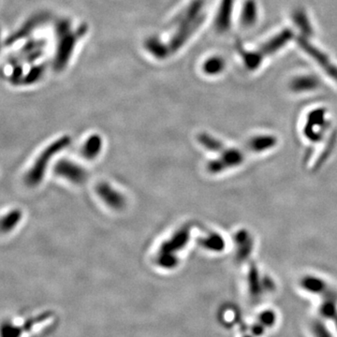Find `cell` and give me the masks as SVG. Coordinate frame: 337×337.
Here are the masks:
<instances>
[{"mask_svg": "<svg viewBox=\"0 0 337 337\" xmlns=\"http://www.w3.org/2000/svg\"><path fill=\"white\" fill-rule=\"evenodd\" d=\"M234 6V0H222L219 10L216 14L215 20V26L220 33L226 32L232 22V14Z\"/></svg>", "mask_w": 337, "mask_h": 337, "instance_id": "cell-12", "label": "cell"}, {"mask_svg": "<svg viewBox=\"0 0 337 337\" xmlns=\"http://www.w3.org/2000/svg\"><path fill=\"white\" fill-rule=\"evenodd\" d=\"M243 337H256V336H254L253 334H251V335H250V334H245V335H244V336Z\"/></svg>", "mask_w": 337, "mask_h": 337, "instance_id": "cell-32", "label": "cell"}, {"mask_svg": "<svg viewBox=\"0 0 337 337\" xmlns=\"http://www.w3.org/2000/svg\"><path fill=\"white\" fill-rule=\"evenodd\" d=\"M22 218V212L19 209H13L2 217L1 231L2 233H9L17 226Z\"/></svg>", "mask_w": 337, "mask_h": 337, "instance_id": "cell-23", "label": "cell"}, {"mask_svg": "<svg viewBox=\"0 0 337 337\" xmlns=\"http://www.w3.org/2000/svg\"><path fill=\"white\" fill-rule=\"evenodd\" d=\"M326 115L327 110L323 108L311 110L308 114L306 123L303 128L304 137L308 141L317 144L323 139L324 134L330 127V123L328 122Z\"/></svg>", "mask_w": 337, "mask_h": 337, "instance_id": "cell-3", "label": "cell"}, {"mask_svg": "<svg viewBox=\"0 0 337 337\" xmlns=\"http://www.w3.org/2000/svg\"><path fill=\"white\" fill-rule=\"evenodd\" d=\"M146 47L150 52L157 58H161L166 55V50L164 49L163 44L157 40H149L146 42Z\"/></svg>", "mask_w": 337, "mask_h": 337, "instance_id": "cell-27", "label": "cell"}, {"mask_svg": "<svg viewBox=\"0 0 337 337\" xmlns=\"http://www.w3.org/2000/svg\"><path fill=\"white\" fill-rule=\"evenodd\" d=\"M333 320H334V325H335V327H336L337 329V316L333 319Z\"/></svg>", "mask_w": 337, "mask_h": 337, "instance_id": "cell-31", "label": "cell"}, {"mask_svg": "<svg viewBox=\"0 0 337 337\" xmlns=\"http://www.w3.org/2000/svg\"><path fill=\"white\" fill-rule=\"evenodd\" d=\"M258 5L255 0H245L241 14V23L245 27H250L256 23Z\"/></svg>", "mask_w": 337, "mask_h": 337, "instance_id": "cell-18", "label": "cell"}, {"mask_svg": "<svg viewBox=\"0 0 337 337\" xmlns=\"http://www.w3.org/2000/svg\"><path fill=\"white\" fill-rule=\"evenodd\" d=\"M198 141L200 145L204 146L208 151L221 153L226 148L221 141L205 132L199 134Z\"/></svg>", "mask_w": 337, "mask_h": 337, "instance_id": "cell-22", "label": "cell"}, {"mask_svg": "<svg viewBox=\"0 0 337 337\" xmlns=\"http://www.w3.org/2000/svg\"><path fill=\"white\" fill-rule=\"evenodd\" d=\"M71 139L70 136H63L61 138L54 141L50 146L41 152L40 156L36 159L32 168L27 172L24 177L25 183L30 186H35L41 183L44 174L46 172L48 164L51 161L52 157H54L59 152L62 151L66 147L70 146Z\"/></svg>", "mask_w": 337, "mask_h": 337, "instance_id": "cell-1", "label": "cell"}, {"mask_svg": "<svg viewBox=\"0 0 337 337\" xmlns=\"http://www.w3.org/2000/svg\"><path fill=\"white\" fill-rule=\"evenodd\" d=\"M237 48H238L239 52H241V55L244 59V64L247 69L256 70L259 68V66L262 64L264 57L259 51L246 52L242 46V44H240V43L237 44Z\"/></svg>", "mask_w": 337, "mask_h": 337, "instance_id": "cell-19", "label": "cell"}, {"mask_svg": "<svg viewBox=\"0 0 337 337\" xmlns=\"http://www.w3.org/2000/svg\"><path fill=\"white\" fill-rule=\"evenodd\" d=\"M102 149V139L99 134L90 136L81 147V156L88 160H93L98 157Z\"/></svg>", "mask_w": 337, "mask_h": 337, "instance_id": "cell-16", "label": "cell"}, {"mask_svg": "<svg viewBox=\"0 0 337 337\" xmlns=\"http://www.w3.org/2000/svg\"><path fill=\"white\" fill-rule=\"evenodd\" d=\"M336 133L332 134V135H331V141L327 144V146H326L325 147V150L322 152V154L320 155V160L318 161V165H317V166H319L320 163L324 162L327 157L331 154V150H332V148H333V146H334V144H335V142H336Z\"/></svg>", "mask_w": 337, "mask_h": 337, "instance_id": "cell-28", "label": "cell"}, {"mask_svg": "<svg viewBox=\"0 0 337 337\" xmlns=\"http://www.w3.org/2000/svg\"><path fill=\"white\" fill-rule=\"evenodd\" d=\"M225 68V61L219 57H213L207 59L204 64V71L206 74L215 75L220 73Z\"/></svg>", "mask_w": 337, "mask_h": 337, "instance_id": "cell-24", "label": "cell"}, {"mask_svg": "<svg viewBox=\"0 0 337 337\" xmlns=\"http://www.w3.org/2000/svg\"><path fill=\"white\" fill-rule=\"evenodd\" d=\"M293 37L292 31L290 30H284L279 33L278 35L274 36L270 41L264 43L258 51L262 53L265 58L270 54H273L277 52L282 47L285 46L286 44L291 41Z\"/></svg>", "mask_w": 337, "mask_h": 337, "instance_id": "cell-11", "label": "cell"}, {"mask_svg": "<svg viewBox=\"0 0 337 337\" xmlns=\"http://www.w3.org/2000/svg\"><path fill=\"white\" fill-rule=\"evenodd\" d=\"M234 242L236 245V259L240 262L248 260L253 248L254 240L247 230L241 229L234 235Z\"/></svg>", "mask_w": 337, "mask_h": 337, "instance_id": "cell-10", "label": "cell"}, {"mask_svg": "<svg viewBox=\"0 0 337 337\" xmlns=\"http://www.w3.org/2000/svg\"><path fill=\"white\" fill-rule=\"evenodd\" d=\"M320 87V80L313 75L299 76L291 82V89L296 93H303L313 91Z\"/></svg>", "mask_w": 337, "mask_h": 337, "instance_id": "cell-14", "label": "cell"}, {"mask_svg": "<svg viewBox=\"0 0 337 337\" xmlns=\"http://www.w3.org/2000/svg\"><path fill=\"white\" fill-rule=\"evenodd\" d=\"M96 192L107 206L114 210H122L126 206V199L120 192L106 182H100L96 186Z\"/></svg>", "mask_w": 337, "mask_h": 337, "instance_id": "cell-8", "label": "cell"}, {"mask_svg": "<svg viewBox=\"0 0 337 337\" xmlns=\"http://www.w3.org/2000/svg\"><path fill=\"white\" fill-rule=\"evenodd\" d=\"M190 238V228L184 226L179 229L173 235L172 238L165 241L161 245L157 255H168L176 256V253L185 248Z\"/></svg>", "mask_w": 337, "mask_h": 337, "instance_id": "cell-7", "label": "cell"}, {"mask_svg": "<svg viewBox=\"0 0 337 337\" xmlns=\"http://www.w3.org/2000/svg\"><path fill=\"white\" fill-rule=\"evenodd\" d=\"M320 315L325 320H333L337 316L336 297H326L322 298L320 303Z\"/></svg>", "mask_w": 337, "mask_h": 337, "instance_id": "cell-21", "label": "cell"}, {"mask_svg": "<svg viewBox=\"0 0 337 337\" xmlns=\"http://www.w3.org/2000/svg\"><path fill=\"white\" fill-rule=\"evenodd\" d=\"M264 331H265V327L262 325V323H260L259 321L251 327V332L254 336H262V334L264 333Z\"/></svg>", "mask_w": 337, "mask_h": 337, "instance_id": "cell-30", "label": "cell"}, {"mask_svg": "<svg viewBox=\"0 0 337 337\" xmlns=\"http://www.w3.org/2000/svg\"><path fill=\"white\" fill-rule=\"evenodd\" d=\"M204 7V0H194L186 10L180 20V30L175 34L171 41L170 46L172 50L179 49L183 43L188 39L195 30L198 29L204 21V16L201 12Z\"/></svg>", "mask_w": 337, "mask_h": 337, "instance_id": "cell-2", "label": "cell"}, {"mask_svg": "<svg viewBox=\"0 0 337 337\" xmlns=\"http://www.w3.org/2000/svg\"><path fill=\"white\" fill-rule=\"evenodd\" d=\"M300 286L309 293L320 295L322 298L336 297L337 291L328 285L325 280L315 275H304L300 280Z\"/></svg>", "mask_w": 337, "mask_h": 337, "instance_id": "cell-9", "label": "cell"}, {"mask_svg": "<svg viewBox=\"0 0 337 337\" xmlns=\"http://www.w3.org/2000/svg\"><path fill=\"white\" fill-rule=\"evenodd\" d=\"M262 288L264 292H270V291H274L275 289V284L273 282V279L269 276H263L262 277Z\"/></svg>", "mask_w": 337, "mask_h": 337, "instance_id": "cell-29", "label": "cell"}, {"mask_svg": "<svg viewBox=\"0 0 337 337\" xmlns=\"http://www.w3.org/2000/svg\"><path fill=\"white\" fill-rule=\"evenodd\" d=\"M247 284L249 294L253 299H259L264 292L262 288V277L255 264L250 265L247 273Z\"/></svg>", "mask_w": 337, "mask_h": 337, "instance_id": "cell-15", "label": "cell"}, {"mask_svg": "<svg viewBox=\"0 0 337 337\" xmlns=\"http://www.w3.org/2000/svg\"><path fill=\"white\" fill-rule=\"evenodd\" d=\"M243 152L237 148H225L216 159L211 160L207 164V171L212 175L221 174L228 168L238 167L244 162Z\"/></svg>", "mask_w": 337, "mask_h": 337, "instance_id": "cell-4", "label": "cell"}, {"mask_svg": "<svg viewBox=\"0 0 337 337\" xmlns=\"http://www.w3.org/2000/svg\"><path fill=\"white\" fill-rule=\"evenodd\" d=\"M299 46L302 48L304 52L308 53L315 61L320 65L321 69L325 71L328 75L331 77L333 80L337 81V67L331 63V60L326 55L324 52L320 51L318 48L313 46V44L308 41L307 38L301 36L298 38Z\"/></svg>", "mask_w": 337, "mask_h": 337, "instance_id": "cell-5", "label": "cell"}, {"mask_svg": "<svg viewBox=\"0 0 337 337\" xmlns=\"http://www.w3.org/2000/svg\"><path fill=\"white\" fill-rule=\"evenodd\" d=\"M311 331L314 337H333L325 322L321 320H315L311 323Z\"/></svg>", "mask_w": 337, "mask_h": 337, "instance_id": "cell-25", "label": "cell"}, {"mask_svg": "<svg viewBox=\"0 0 337 337\" xmlns=\"http://www.w3.org/2000/svg\"><path fill=\"white\" fill-rule=\"evenodd\" d=\"M54 174L75 185H81L88 178V173L77 163L62 159L54 166Z\"/></svg>", "mask_w": 337, "mask_h": 337, "instance_id": "cell-6", "label": "cell"}, {"mask_svg": "<svg viewBox=\"0 0 337 337\" xmlns=\"http://www.w3.org/2000/svg\"><path fill=\"white\" fill-rule=\"evenodd\" d=\"M293 20L298 29L302 31V37L309 38L313 34V29L308 19L307 14L303 10H296L293 13Z\"/></svg>", "mask_w": 337, "mask_h": 337, "instance_id": "cell-20", "label": "cell"}, {"mask_svg": "<svg viewBox=\"0 0 337 337\" xmlns=\"http://www.w3.org/2000/svg\"><path fill=\"white\" fill-rule=\"evenodd\" d=\"M276 320H277V316L275 314V312L271 309H266L262 311L258 318V321L262 323L265 328H272L276 323Z\"/></svg>", "mask_w": 337, "mask_h": 337, "instance_id": "cell-26", "label": "cell"}, {"mask_svg": "<svg viewBox=\"0 0 337 337\" xmlns=\"http://www.w3.org/2000/svg\"><path fill=\"white\" fill-rule=\"evenodd\" d=\"M277 145V138L270 134L257 135L250 139L248 147L250 150L255 153L269 151Z\"/></svg>", "mask_w": 337, "mask_h": 337, "instance_id": "cell-13", "label": "cell"}, {"mask_svg": "<svg viewBox=\"0 0 337 337\" xmlns=\"http://www.w3.org/2000/svg\"><path fill=\"white\" fill-rule=\"evenodd\" d=\"M198 243L204 249L211 252H221L226 247V242L219 233H212L205 237L198 239Z\"/></svg>", "mask_w": 337, "mask_h": 337, "instance_id": "cell-17", "label": "cell"}]
</instances>
